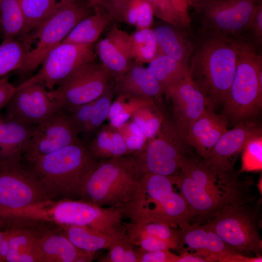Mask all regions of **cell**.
<instances>
[{
  "label": "cell",
  "instance_id": "cell-1",
  "mask_svg": "<svg viewBox=\"0 0 262 262\" xmlns=\"http://www.w3.org/2000/svg\"><path fill=\"white\" fill-rule=\"evenodd\" d=\"M173 179L187 204L190 224L202 225L226 207L254 199L248 183L239 180L234 172L216 171L203 159L187 157Z\"/></svg>",
  "mask_w": 262,
  "mask_h": 262
},
{
  "label": "cell",
  "instance_id": "cell-2",
  "mask_svg": "<svg viewBox=\"0 0 262 262\" xmlns=\"http://www.w3.org/2000/svg\"><path fill=\"white\" fill-rule=\"evenodd\" d=\"M99 162L79 140L37 159L30 170L49 199H81L86 180Z\"/></svg>",
  "mask_w": 262,
  "mask_h": 262
},
{
  "label": "cell",
  "instance_id": "cell-3",
  "mask_svg": "<svg viewBox=\"0 0 262 262\" xmlns=\"http://www.w3.org/2000/svg\"><path fill=\"white\" fill-rule=\"evenodd\" d=\"M188 64L190 75L210 103H224L235 72L237 38L202 32Z\"/></svg>",
  "mask_w": 262,
  "mask_h": 262
},
{
  "label": "cell",
  "instance_id": "cell-4",
  "mask_svg": "<svg viewBox=\"0 0 262 262\" xmlns=\"http://www.w3.org/2000/svg\"><path fill=\"white\" fill-rule=\"evenodd\" d=\"M175 187L173 176L142 175L135 196L121 208L124 217L136 224L158 222L183 228L190 223L189 210Z\"/></svg>",
  "mask_w": 262,
  "mask_h": 262
},
{
  "label": "cell",
  "instance_id": "cell-5",
  "mask_svg": "<svg viewBox=\"0 0 262 262\" xmlns=\"http://www.w3.org/2000/svg\"><path fill=\"white\" fill-rule=\"evenodd\" d=\"M140 176L131 154L100 161L89 176L82 199L100 207L122 208L135 196Z\"/></svg>",
  "mask_w": 262,
  "mask_h": 262
},
{
  "label": "cell",
  "instance_id": "cell-6",
  "mask_svg": "<svg viewBox=\"0 0 262 262\" xmlns=\"http://www.w3.org/2000/svg\"><path fill=\"white\" fill-rule=\"evenodd\" d=\"M237 40L235 74L224 103V113L235 124L257 115L262 105V58L254 44Z\"/></svg>",
  "mask_w": 262,
  "mask_h": 262
},
{
  "label": "cell",
  "instance_id": "cell-7",
  "mask_svg": "<svg viewBox=\"0 0 262 262\" xmlns=\"http://www.w3.org/2000/svg\"><path fill=\"white\" fill-rule=\"evenodd\" d=\"M32 216L60 226H87L116 238L127 235L121 208L100 207L82 199L48 200L35 205Z\"/></svg>",
  "mask_w": 262,
  "mask_h": 262
},
{
  "label": "cell",
  "instance_id": "cell-8",
  "mask_svg": "<svg viewBox=\"0 0 262 262\" xmlns=\"http://www.w3.org/2000/svg\"><path fill=\"white\" fill-rule=\"evenodd\" d=\"M82 0H67L25 38L26 56L17 70L27 73L40 66L48 54L60 45L71 30L91 15L89 5Z\"/></svg>",
  "mask_w": 262,
  "mask_h": 262
},
{
  "label": "cell",
  "instance_id": "cell-9",
  "mask_svg": "<svg viewBox=\"0 0 262 262\" xmlns=\"http://www.w3.org/2000/svg\"><path fill=\"white\" fill-rule=\"evenodd\" d=\"M260 202L226 207L202 224L216 233L237 252L261 256Z\"/></svg>",
  "mask_w": 262,
  "mask_h": 262
},
{
  "label": "cell",
  "instance_id": "cell-10",
  "mask_svg": "<svg viewBox=\"0 0 262 262\" xmlns=\"http://www.w3.org/2000/svg\"><path fill=\"white\" fill-rule=\"evenodd\" d=\"M186 144L174 123L164 118L157 134L147 141L141 151L132 154L140 177L146 173L177 175L187 157Z\"/></svg>",
  "mask_w": 262,
  "mask_h": 262
},
{
  "label": "cell",
  "instance_id": "cell-11",
  "mask_svg": "<svg viewBox=\"0 0 262 262\" xmlns=\"http://www.w3.org/2000/svg\"><path fill=\"white\" fill-rule=\"evenodd\" d=\"M113 78L104 66L94 61L79 67L49 92L61 109H67L96 100L114 85Z\"/></svg>",
  "mask_w": 262,
  "mask_h": 262
},
{
  "label": "cell",
  "instance_id": "cell-12",
  "mask_svg": "<svg viewBox=\"0 0 262 262\" xmlns=\"http://www.w3.org/2000/svg\"><path fill=\"white\" fill-rule=\"evenodd\" d=\"M50 200L29 170L20 164L0 163V221H9L16 212Z\"/></svg>",
  "mask_w": 262,
  "mask_h": 262
},
{
  "label": "cell",
  "instance_id": "cell-13",
  "mask_svg": "<svg viewBox=\"0 0 262 262\" xmlns=\"http://www.w3.org/2000/svg\"><path fill=\"white\" fill-rule=\"evenodd\" d=\"M261 0H201L193 6L202 32L232 36L246 29Z\"/></svg>",
  "mask_w": 262,
  "mask_h": 262
},
{
  "label": "cell",
  "instance_id": "cell-14",
  "mask_svg": "<svg viewBox=\"0 0 262 262\" xmlns=\"http://www.w3.org/2000/svg\"><path fill=\"white\" fill-rule=\"evenodd\" d=\"M93 45L61 43L48 54L38 72L26 82L41 84L49 91L54 89L79 67L94 61L97 54Z\"/></svg>",
  "mask_w": 262,
  "mask_h": 262
},
{
  "label": "cell",
  "instance_id": "cell-15",
  "mask_svg": "<svg viewBox=\"0 0 262 262\" xmlns=\"http://www.w3.org/2000/svg\"><path fill=\"white\" fill-rule=\"evenodd\" d=\"M6 119L35 126L61 109L42 84L24 82L6 105Z\"/></svg>",
  "mask_w": 262,
  "mask_h": 262
},
{
  "label": "cell",
  "instance_id": "cell-16",
  "mask_svg": "<svg viewBox=\"0 0 262 262\" xmlns=\"http://www.w3.org/2000/svg\"><path fill=\"white\" fill-rule=\"evenodd\" d=\"M79 132L61 109L35 126L23 155L30 163L79 140Z\"/></svg>",
  "mask_w": 262,
  "mask_h": 262
},
{
  "label": "cell",
  "instance_id": "cell-17",
  "mask_svg": "<svg viewBox=\"0 0 262 262\" xmlns=\"http://www.w3.org/2000/svg\"><path fill=\"white\" fill-rule=\"evenodd\" d=\"M173 104L175 128L185 141L190 125L204 112L210 103L190 75L164 93Z\"/></svg>",
  "mask_w": 262,
  "mask_h": 262
},
{
  "label": "cell",
  "instance_id": "cell-18",
  "mask_svg": "<svg viewBox=\"0 0 262 262\" xmlns=\"http://www.w3.org/2000/svg\"><path fill=\"white\" fill-rule=\"evenodd\" d=\"M259 124L246 120L227 130L213 148L205 163L217 171L233 173L237 156L252 138L262 135Z\"/></svg>",
  "mask_w": 262,
  "mask_h": 262
},
{
  "label": "cell",
  "instance_id": "cell-19",
  "mask_svg": "<svg viewBox=\"0 0 262 262\" xmlns=\"http://www.w3.org/2000/svg\"><path fill=\"white\" fill-rule=\"evenodd\" d=\"M180 230V251H191L210 262H223L237 252L203 225L188 223Z\"/></svg>",
  "mask_w": 262,
  "mask_h": 262
},
{
  "label": "cell",
  "instance_id": "cell-20",
  "mask_svg": "<svg viewBox=\"0 0 262 262\" xmlns=\"http://www.w3.org/2000/svg\"><path fill=\"white\" fill-rule=\"evenodd\" d=\"M115 92L124 99L151 100L159 104L163 88L147 67L135 63L115 78Z\"/></svg>",
  "mask_w": 262,
  "mask_h": 262
},
{
  "label": "cell",
  "instance_id": "cell-21",
  "mask_svg": "<svg viewBox=\"0 0 262 262\" xmlns=\"http://www.w3.org/2000/svg\"><path fill=\"white\" fill-rule=\"evenodd\" d=\"M95 49L101 63L110 71L114 78L123 74L132 64L131 34L115 24L112 27L105 37L97 43Z\"/></svg>",
  "mask_w": 262,
  "mask_h": 262
},
{
  "label": "cell",
  "instance_id": "cell-22",
  "mask_svg": "<svg viewBox=\"0 0 262 262\" xmlns=\"http://www.w3.org/2000/svg\"><path fill=\"white\" fill-rule=\"evenodd\" d=\"M227 123L225 115L215 114L208 106L189 127L185 142L194 148L201 157L206 159L227 131Z\"/></svg>",
  "mask_w": 262,
  "mask_h": 262
},
{
  "label": "cell",
  "instance_id": "cell-23",
  "mask_svg": "<svg viewBox=\"0 0 262 262\" xmlns=\"http://www.w3.org/2000/svg\"><path fill=\"white\" fill-rule=\"evenodd\" d=\"M35 251L38 262H90L96 254L77 247L63 233L38 235Z\"/></svg>",
  "mask_w": 262,
  "mask_h": 262
},
{
  "label": "cell",
  "instance_id": "cell-24",
  "mask_svg": "<svg viewBox=\"0 0 262 262\" xmlns=\"http://www.w3.org/2000/svg\"><path fill=\"white\" fill-rule=\"evenodd\" d=\"M35 127L8 119L0 122V163L20 164Z\"/></svg>",
  "mask_w": 262,
  "mask_h": 262
},
{
  "label": "cell",
  "instance_id": "cell-25",
  "mask_svg": "<svg viewBox=\"0 0 262 262\" xmlns=\"http://www.w3.org/2000/svg\"><path fill=\"white\" fill-rule=\"evenodd\" d=\"M175 27L171 25H162L153 29L160 54L188 64L194 44L188 41Z\"/></svg>",
  "mask_w": 262,
  "mask_h": 262
},
{
  "label": "cell",
  "instance_id": "cell-26",
  "mask_svg": "<svg viewBox=\"0 0 262 262\" xmlns=\"http://www.w3.org/2000/svg\"><path fill=\"white\" fill-rule=\"evenodd\" d=\"M87 146L99 161L131 154L119 130L110 125L102 126Z\"/></svg>",
  "mask_w": 262,
  "mask_h": 262
},
{
  "label": "cell",
  "instance_id": "cell-27",
  "mask_svg": "<svg viewBox=\"0 0 262 262\" xmlns=\"http://www.w3.org/2000/svg\"><path fill=\"white\" fill-rule=\"evenodd\" d=\"M81 20L68 33L61 43L94 44L112 20L108 14H103L100 8Z\"/></svg>",
  "mask_w": 262,
  "mask_h": 262
},
{
  "label": "cell",
  "instance_id": "cell-28",
  "mask_svg": "<svg viewBox=\"0 0 262 262\" xmlns=\"http://www.w3.org/2000/svg\"><path fill=\"white\" fill-rule=\"evenodd\" d=\"M61 227L63 234L75 246L87 251L96 252L102 249H109L118 239L87 226L64 225Z\"/></svg>",
  "mask_w": 262,
  "mask_h": 262
},
{
  "label": "cell",
  "instance_id": "cell-29",
  "mask_svg": "<svg viewBox=\"0 0 262 262\" xmlns=\"http://www.w3.org/2000/svg\"><path fill=\"white\" fill-rule=\"evenodd\" d=\"M148 64V70L160 83L164 93L168 88L190 75L188 64L164 54H159Z\"/></svg>",
  "mask_w": 262,
  "mask_h": 262
},
{
  "label": "cell",
  "instance_id": "cell-30",
  "mask_svg": "<svg viewBox=\"0 0 262 262\" xmlns=\"http://www.w3.org/2000/svg\"><path fill=\"white\" fill-rule=\"evenodd\" d=\"M38 236L37 233L30 230L10 229L9 250L5 262H38L35 251Z\"/></svg>",
  "mask_w": 262,
  "mask_h": 262
},
{
  "label": "cell",
  "instance_id": "cell-31",
  "mask_svg": "<svg viewBox=\"0 0 262 262\" xmlns=\"http://www.w3.org/2000/svg\"><path fill=\"white\" fill-rule=\"evenodd\" d=\"M131 118L147 141L157 134L164 119L159 104L154 101L138 99Z\"/></svg>",
  "mask_w": 262,
  "mask_h": 262
},
{
  "label": "cell",
  "instance_id": "cell-32",
  "mask_svg": "<svg viewBox=\"0 0 262 262\" xmlns=\"http://www.w3.org/2000/svg\"><path fill=\"white\" fill-rule=\"evenodd\" d=\"M18 0L25 20V37L67 0Z\"/></svg>",
  "mask_w": 262,
  "mask_h": 262
},
{
  "label": "cell",
  "instance_id": "cell-33",
  "mask_svg": "<svg viewBox=\"0 0 262 262\" xmlns=\"http://www.w3.org/2000/svg\"><path fill=\"white\" fill-rule=\"evenodd\" d=\"M0 27L4 39L23 36L25 20L18 0H2L0 3Z\"/></svg>",
  "mask_w": 262,
  "mask_h": 262
},
{
  "label": "cell",
  "instance_id": "cell-34",
  "mask_svg": "<svg viewBox=\"0 0 262 262\" xmlns=\"http://www.w3.org/2000/svg\"><path fill=\"white\" fill-rule=\"evenodd\" d=\"M127 234H141L151 236L167 243L173 249L180 250V232L179 228L158 222L136 224L124 223Z\"/></svg>",
  "mask_w": 262,
  "mask_h": 262
},
{
  "label": "cell",
  "instance_id": "cell-35",
  "mask_svg": "<svg viewBox=\"0 0 262 262\" xmlns=\"http://www.w3.org/2000/svg\"><path fill=\"white\" fill-rule=\"evenodd\" d=\"M131 36L133 60L136 63H149L160 54L153 29L136 30Z\"/></svg>",
  "mask_w": 262,
  "mask_h": 262
},
{
  "label": "cell",
  "instance_id": "cell-36",
  "mask_svg": "<svg viewBox=\"0 0 262 262\" xmlns=\"http://www.w3.org/2000/svg\"><path fill=\"white\" fill-rule=\"evenodd\" d=\"M26 54L24 43L16 39H4L0 45V78L12 71L18 70Z\"/></svg>",
  "mask_w": 262,
  "mask_h": 262
},
{
  "label": "cell",
  "instance_id": "cell-37",
  "mask_svg": "<svg viewBox=\"0 0 262 262\" xmlns=\"http://www.w3.org/2000/svg\"><path fill=\"white\" fill-rule=\"evenodd\" d=\"M115 93L114 85L93 101L89 120L84 135L91 136L95 134L102 126L103 123L108 118Z\"/></svg>",
  "mask_w": 262,
  "mask_h": 262
},
{
  "label": "cell",
  "instance_id": "cell-38",
  "mask_svg": "<svg viewBox=\"0 0 262 262\" xmlns=\"http://www.w3.org/2000/svg\"><path fill=\"white\" fill-rule=\"evenodd\" d=\"M128 235L118 238L108 249L109 252L99 259L100 262H138L135 247Z\"/></svg>",
  "mask_w": 262,
  "mask_h": 262
},
{
  "label": "cell",
  "instance_id": "cell-39",
  "mask_svg": "<svg viewBox=\"0 0 262 262\" xmlns=\"http://www.w3.org/2000/svg\"><path fill=\"white\" fill-rule=\"evenodd\" d=\"M262 169V135L251 139L242 151L241 171L252 172Z\"/></svg>",
  "mask_w": 262,
  "mask_h": 262
},
{
  "label": "cell",
  "instance_id": "cell-40",
  "mask_svg": "<svg viewBox=\"0 0 262 262\" xmlns=\"http://www.w3.org/2000/svg\"><path fill=\"white\" fill-rule=\"evenodd\" d=\"M152 7L154 16L176 27L187 25L175 8L171 0H147Z\"/></svg>",
  "mask_w": 262,
  "mask_h": 262
},
{
  "label": "cell",
  "instance_id": "cell-41",
  "mask_svg": "<svg viewBox=\"0 0 262 262\" xmlns=\"http://www.w3.org/2000/svg\"><path fill=\"white\" fill-rule=\"evenodd\" d=\"M128 100V104L126 103L124 98L117 96L116 100L113 101L109 109L108 118L110 126L118 130L124 126L131 118L135 108L132 100Z\"/></svg>",
  "mask_w": 262,
  "mask_h": 262
},
{
  "label": "cell",
  "instance_id": "cell-42",
  "mask_svg": "<svg viewBox=\"0 0 262 262\" xmlns=\"http://www.w3.org/2000/svg\"><path fill=\"white\" fill-rule=\"evenodd\" d=\"M126 130L128 134L122 136L126 145L131 154H135L141 151L147 140L138 126L132 121L127 125Z\"/></svg>",
  "mask_w": 262,
  "mask_h": 262
},
{
  "label": "cell",
  "instance_id": "cell-43",
  "mask_svg": "<svg viewBox=\"0 0 262 262\" xmlns=\"http://www.w3.org/2000/svg\"><path fill=\"white\" fill-rule=\"evenodd\" d=\"M93 101L65 109L80 134L83 135L85 131L90 118Z\"/></svg>",
  "mask_w": 262,
  "mask_h": 262
},
{
  "label": "cell",
  "instance_id": "cell-44",
  "mask_svg": "<svg viewBox=\"0 0 262 262\" xmlns=\"http://www.w3.org/2000/svg\"><path fill=\"white\" fill-rule=\"evenodd\" d=\"M127 235L135 246L145 251H154L172 249L166 242L151 236L141 234H129Z\"/></svg>",
  "mask_w": 262,
  "mask_h": 262
},
{
  "label": "cell",
  "instance_id": "cell-45",
  "mask_svg": "<svg viewBox=\"0 0 262 262\" xmlns=\"http://www.w3.org/2000/svg\"><path fill=\"white\" fill-rule=\"evenodd\" d=\"M138 262H178L179 256L166 249L154 251H145L135 247Z\"/></svg>",
  "mask_w": 262,
  "mask_h": 262
},
{
  "label": "cell",
  "instance_id": "cell-46",
  "mask_svg": "<svg viewBox=\"0 0 262 262\" xmlns=\"http://www.w3.org/2000/svg\"><path fill=\"white\" fill-rule=\"evenodd\" d=\"M154 14L151 6L147 0H142L138 11L135 26L136 30L150 28Z\"/></svg>",
  "mask_w": 262,
  "mask_h": 262
},
{
  "label": "cell",
  "instance_id": "cell-47",
  "mask_svg": "<svg viewBox=\"0 0 262 262\" xmlns=\"http://www.w3.org/2000/svg\"><path fill=\"white\" fill-rule=\"evenodd\" d=\"M246 30L251 31L256 44H261L262 42V0L258 3Z\"/></svg>",
  "mask_w": 262,
  "mask_h": 262
},
{
  "label": "cell",
  "instance_id": "cell-48",
  "mask_svg": "<svg viewBox=\"0 0 262 262\" xmlns=\"http://www.w3.org/2000/svg\"><path fill=\"white\" fill-rule=\"evenodd\" d=\"M128 0H101L100 6H103L107 10L111 20L121 21L123 8Z\"/></svg>",
  "mask_w": 262,
  "mask_h": 262
},
{
  "label": "cell",
  "instance_id": "cell-49",
  "mask_svg": "<svg viewBox=\"0 0 262 262\" xmlns=\"http://www.w3.org/2000/svg\"><path fill=\"white\" fill-rule=\"evenodd\" d=\"M16 87L3 77L0 78V109L6 106L16 91Z\"/></svg>",
  "mask_w": 262,
  "mask_h": 262
},
{
  "label": "cell",
  "instance_id": "cell-50",
  "mask_svg": "<svg viewBox=\"0 0 262 262\" xmlns=\"http://www.w3.org/2000/svg\"><path fill=\"white\" fill-rule=\"evenodd\" d=\"M262 256L250 257L245 256L243 254L237 252L228 257L223 262H262Z\"/></svg>",
  "mask_w": 262,
  "mask_h": 262
},
{
  "label": "cell",
  "instance_id": "cell-51",
  "mask_svg": "<svg viewBox=\"0 0 262 262\" xmlns=\"http://www.w3.org/2000/svg\"><path fill=\"white\" fill-rule=\"evenodd\" d=\"M180 252L178 262H208L205 258L196 253L185 251Z\"/></svg>",
  "mask_w": 262,
  "mask_h": 262
},
{
  "label": "cell",
  "instance_id": "cell-52",
  "mask_svg": "<svg viewBox=\"0 0 262 262\" xmlns=\"http://www.w3.org/2000/svg\"><path fill=\"white\" fill-rule=\"evenodd\" d=\"M9 246V230H6L2 238L0 240V262L6 261Z\"/></svg>",
  "mask_w": 262,
  "mask_h": 262
},
{
  "label": "cell",
  "instance_id": "cell-53",
  "mask_svg": "<svg viewBox=\"0 0 262 262\" xmlns=\"http://www.w3.org/2000/svg\"><path fill=\"white\" fill-rule=\"evenodd\" d=\"M87 3H88L90 7L93 8L94 9L97 8V3L96 0H82Z\"/></svg>",
  "mask_w": 262,
  "mask_h": 262
},
{
  "label": "cell",
  "instance_id": "cell-54",
  "mask_svg": "<svg viewBox=\"0 0 262 262\" xmlns=\"http://www.w3.org/2000/svg\"><path fill=\"white\" fill-rule=\"evenodd\" d=\"M201 0H187L188 6L193 7Z\"/></svg>",
  "mask_w": 262,
  "mask_h": 262
},
{
  "label": "cell",
  "instance_id": "cell-55",
  "mask_svg": "<svg viewBox=\"0 0 262 262\" xmlns=\"http://www.w3.org/2000/svg\"><path fill=\"white\" fill-rule=\"evenodd\" d=\"M5 233V230L3 231L0 230V240L2 238Z\"/></svg>",
  "mask_w": 262,
  "mask_h": 262
},
{
  "label": "cell",
  "instance_id": "cell-56",
  "mask_svg": "<svg viewBox=\"0 0 262 262\" xmlns=\"http://www.w3.org/2000/svg\"><path fill=\"white\" fill-rule=\"evenodd\" d=\"M96 0L97 7H100L101 0Z\"/></svg>",
  "mask_w": 262,
  "mask_h": 262
},
{
  "label": "cell",
  "instance_id": "cell-57",
  "mask_svg": "<svg viewBox=\"0 0 262 262\" xmlns=\"http://www.w3.org/2000/svg\"><path fill=\"white\" fill-rule=\"evenodd\" d=\"M2 224V222L0 221V227Z\"/></svg>",
  "mask_w": 262,
  "mask_h": 262
},
{
  "label": "cell",
  "instance_id": "cell-58",
  "mask_svg": "<svg viewBox=\"0 0 262 262\" xmlns=\"http://www.w3.org/2000/svg\"><path fill=\"white\" fill-rule=\"evenodd\" d=\"M1 33V29H0V34Z\"/></svg>",
  "mask_w": 262,
  "mask_h": 262
},
{
  "label": "cell",
  "instance_id": "cell-59",
  "mask_svg": "<svg viewBox=\"0 0 262 262\" xmlns=\"http://www.w3.org/2000/svg\"><path fill=\"white\" fill-rule=\"evenodd\" d=\"M2 0H0V3H1V2L2 1Z\"/></svg>",
  "mask_w": 262,
  "mask_h": 262
}]
</instances>
